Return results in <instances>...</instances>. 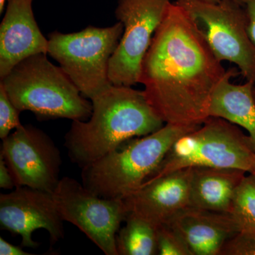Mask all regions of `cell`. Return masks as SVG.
Listing matches in <instances>:
<instances>
[{
	"instance_id": "24",
	"label": "cell",
	"mask_w": 255,
	"mask_h": 255,
	"mask_svg": "<svg viewBox=\"0 0 255 255\" xmlns=\"http://www.w3.org/2000/svg\"><path fill=\"white\" fill-rule=\"evenodd\" d=\"M0 255H31V253L23 251L21 247L14 246L0 238Z\"/></svg>"
},
{
	"instance_id": "17",
	"label": "cell",
	"mask_w": 255,
	"mask_h": 255,
	"mask_svg": "<svg viewBox=\"0 0 255 255\" xmlns=\"http://www.w3.org/2000/svg\"><path fill=\"white\" fill-rule=\"evenodd\" d=\"M125 222L116 237L118 255H157V228L130 214Z\"/></svg>"
},
{
	"instance_id": "25",
	"label": "cell",
	"mask_w": 255,
	"mask_h": 255,
	"mask_svg": "<svg viewBox=\"0 0 255 255\" xmlns=\"http://www.w3.org/2000/svg\"><path fill=\"white\" fill-rule=\"evenodd\" d=\"M6 3V0H0V14H2Z\"/></svg>"
},
{
	"instance_id": "1",
	"label": "cell",
	"mask_w": 255,
	"mask_h": 255,
	"mask_svg": "<svg viewBox=\"0 0 255 255\" xmlns=\"http://www.w3.org/2000/svg\"><path fill=\"white\" fill-rule=\"evenodd\" d=\"M227 73L187 11L171 3L152 37L139 80L159 118L165 124L201 125Z\"/></svg>"
},
{
	"instance_id": "4",
	"label": "cell",
	"mask_w": 255,
	"mask_h": 255,
	"mask_svg": "<svg viewBox=\"0 0 255 255\" xmlns=\"http://www.w3.org/2000/svg\"><path fill=\"white\" fill-rule=\"evenodd\" d=\"M0 84L20 112L29 111L41 120L87 121L92 102L82 97L68 75L46 53L28 57L11 69Z\"/></svg>"
},
{
	"instance_id": "10",
	"label": "cell",
	"mask_w": 255,
	"mask_h": 255,
	"mask_svg": "<svg viewBox=\"0 0 255 255\" xmlns=\"http://www.w3.org/2000/svg\"><path fill=\"white\" fill-rule=\"evenodd\" d=\"M1 156L15 187L53 193L60 180L62 157L51 137L32 125H21L2 140Z\"/></svg>"
},
{
	"instance_id": "22",
	"label": "cell",
	"mask_w": 255,
	"mask_h": 255,
	"mask_svg": "<svg viewBox=\"0 0 255 255\" xmlns=\"http://www.w3.org/2000/svg\"><path fill=\"white\" fill-rule=\"evenodd\" d=\"M247 16V26L250 38L255 45V0H242Z\"/></svg>"
},
{
	"instance_id": "20",
	"label": "cell",
	"mask_w": 255,
	"mask_h": 255,
	"mask_svg": "<svg viewBox=\"0 0 255 255\" xmlns=\"http://www.w3.org/2000/svg\"><path fill=\"white\" fill-rule=\"evenodd\" d=\"M20 111L10 100L4 87L0 84V138L9 136L13 129L21 127Z\"/></svg>"
},
{
	"instance_id": "19",
	"label": "cell",
	"mask_w": 255,
	"mask_h": 255,
	"mask_svg": "<svg viewBox=\"0 0 255 255\" xmlns=\"http://www.w3.org/2000/svg\"><path fill=\"white\" fill-rule=\"evenodd\" d=\"M157 255H193L182 236L170 225L157 228Z\"/></svg>"
},
{
	"instance_id": "21",
	"label": "cell",
	"mask_w": 255,
	"mask_h": 255,
	"mask_svg": "<svg viewBox=\"0 0 255 255\" xmlns=\"http://www.w3.org/2000/svg\"><path fill=\"white\" fill-rule=\"evenodd\" d=\"M220 255H255V238L237 233L223 245Z\"/></svg>"
},
{
	"instance_id": "5",
	"label": "cell",
	"mask_w": 255,
	"mask_h": 255,
	"mask_svg": "<svg viewBox=\"0 0 255 255\" xmlns=\"http://www.w3.org/2000/svg\"><path fill=\"white\" fill-rule=\"evenodd\" d=\"M255 166V152L249 136L236 124L209 117L195 130L174 142L145 182L189 167L238 169L253 174Z\"/></svg>"
},
{
	"instance_id": "8",
	"label": "cell",
	"mask_w": 255,
	"mask_h": 255,
	"mask_svg": "<svg viewBox=\"0 0 255 255\" xmlns=\"http://www.w3.org/2000/svg\"><path fill=\"white\" fill-rule=\"evenodd\" d=\"M53 196L64 222L76 226L106 255H118L116 237L128 216L123 199L100 197L69 177L60 179Z\"/></svg>"
},
{
	"instance_id": "12",
	"label": "cell",
	"mask_w": 255,
	"mask_h": 255,
	"mask_svg": "<svg viewBox=\"0 0 255 255\" xmlns=\"http://www.w3.org/2000/svg\"><path fill=\"white\" fill-rule=\"evenodd\" d=\"M192 167L144 182L124 199L128 214H132L155 227L168 225L191 207Z\"/></svg>"
},
{
	"instance_id": "6",
	"label": "cell",
	"mask_w": 255,
	"mask_h": 255,
	"mask_svg": "<svg viewBox=\"0 0 255 255\" xmlns=\"http://www.w3.org/2000/svg\"><path fill=\"white\" fill-rule=\"evenodd\" d=\"M123 33L120 21L110 27L87 26L75 33L54 31L48 36V54L91 100L113 85L109 77L110 62Z\"/></svg>"
},
{
	"instance_id": "3",
	"label": "cell",
	"mask_w": 255,
	"mask_h": 255,
	"mask_svg": "<svg viewBox=\"0 0 255 255\" xmlns=\"http://www.w3.org/2000/svg\"><path fill=\"white\" fill-rule=\"evenodd\" d=\"M201 125L165 124L152 133L130 139L82 169V184L100 197L125 199L155 172L178 139Z\"/></svg>"
},
{
	"instance_id": "23",
	"label": "cell",
	"mask_w": 255,
	"mask_h": 255,
	"mask_svg": "<svg viewBox=\"0 0 255 255\" xmlns=\"http://www.w3.org/2000/svg\"><path fill=\"white\" fill-rule=\"evenodd\" d=\"M0 187L8 190H12L16 187L9 169L1 157H0Z\"/></svg>"
},
{
	"instance_id": "11",
	"label": "cell",
	"mask_w": 255,
	"mask_h": 255,
	"mask_svg": "<svg viewBox=\"0 0 255 255\" xmlns=\"http://www.w3.org/2000/svg\"><path fill=\"white\" fill-rule=\"evenodd\" d=\"M64 221L57 209L53 193L28 187H16L0 194V226L21 237L24 248H37L33 233L46 230L53 244L63 239Z\"/></svg>"
},
{
	"instance_id": "26",
	"label": "cell",
	"mask_w": 255,
	"mask_h": 255,
	"mask_svg": "<svg viewBox=\"0 0 255 255\" xmlns=\"http://www.w3.org/2000/svg\"><path fill=\"white\" fill-rule=\"evenodd\" d=\"M253 95H254V98L255 100V85L254 86V88H253Z\"/></svg>"
},
{
	"instance_id": "14",
	"label": "cell",
	"mask_w": 255,
	"mask_h": 255,
	"mask_svg": "<svg viewBox=\"0 0 255 255\" xmlns=\"http://www.w3.org/2000/svg\"><path fill=\"white\" fill-rule=\"evenodd\" d=\"M193 255H220L226 242L238 233L231 215L188 208L169 223Z\"/></svg>"
},
{
	"instance_id": "7",
	"label": "cell",
	"mask_w": 255,
	"mask_h": 255,
	"mask_svg": "<svg viewBox=\"0 0 255 255\" xmlns=\"http://www.w3.org/2000/svg\"><path fill=\"white\" fill-rule=\"evenodd\" d=\"M187 11L218 59L237 65L255 83V45L248 32L243 5L237 0H176Z\"/></svg>"
},
{
	"instance_id": "27",
	"label": "cell",
	"mask_w": 255,
	"mask_h": 255,
	"mask_svg": "<svg viewBox=\"0 0 255 255\" xmlns=\"http://www.w3.org/2000/svg\"><path fill=\"white\" fill-rule=\"evenodd\" d=\"M207 1H219V0H207ZM237 1H241V2L242 0H237Z\"/></svg>"
},
{
	"instance_id": "16",
	"label": "cell",
	"mask_w": 255,
	"mask_h": 255,
	"mask_svg": "<svg viewBox=\"0 0 255 255\" xmlns=\"http://www.w3.org/2000/svg\"><path fill=\"white\" fill-rule=\"evenodd\" d=\"M239 73L236 68L228 70L227 75L213 94L209 116L226 119L246 130L255 152V100L253 95L255 83L246 81L235 85L231 82V78Z\"/></svg>"
},
{
	"instance_id": "15",
	"label": "cell",
	"mask_w": 255,
	"mask_h": 255,
	"mask_svg": "<svg viewBox=\"0 0 255 255\" xmlns=\"http://www.w3.org/2000/svg\"><path fill=\"white\" fill-rule=\"evenodd\" d=\"M246 171L233 168L192 167L191 207L230 214Z\"/></svg>"
},
{
	"instance_id": "9",
	"label": "cell",
	"mask_w": 255,
	"mask_h": 255,
	"mask_svg": "<svg viewBox=\"0 0 255 255\" xmlns=\"http://www.w3.org/2000/svg\"><path fill=\"white\" fill-rule=\"evenodd\" d=\"M169 0H118L115 14L124 33L110 62L112 85L138 83L142 63L156 30L171 4Z\"/></svg>"
},
{
	"instance_id": "18",
	"label": "cell",
	"mask_w": 255,
	"mask_h": 255,
	"mask_svg": "<svg viewBox=\"0 0 255 255\" xmlns=\"http://www.w3.org/2000/svg\"><path fill=\"white\" fill-rule=\"evenodd\" d=\"M240 234L255 238V175L243 179L233 199L230 213Z\"/></svg>"
},
{
	"instance_id": "13",
	"label": "cell",
	"mask_w": 255,
	"mask_h": 255,
	"mask_svg": "<svg viewBox=\"0 0 255 255\" xmlns=\"http://www.w3.org/2000/svg\"><path fill=\"white\" fill-rule=\"evenodd\" d=\"M33 0H6L0 24V78L18 63L39 53L48 54V40L37 24Z\"/></svg>"
},
{
	"instance_id": "28",
	"label": "cell",
	"mask_w": 255,
	"mask_h": 255,
	"mask_svg": "<svg viewBox=\"0 0 255 255\" xmlns=\"http://www.w3.org/2000/svg\"><path fill=\"white\" fill-rule=\"evenodd\" d=\"M254 174V175H255V172H254V174Z\"/></svg>"
},
{
	"instance_id": "2",
	"label": "cell",
	"mask_w": 255,
	"mask_h": 255,
	"mask_svg": "<svg viewBox=\"0 0 255 255\" xmlns=\"http://www.w3.org/2000/svg\"><path fill=\"white\" fill-rule=\"evenodd\" d=\"M87 121H73L65 136L68 157L81 169L134 137L164 127L143 92L131 87L112 85L91 100Z\"/></svg>"
}]
</instances>
